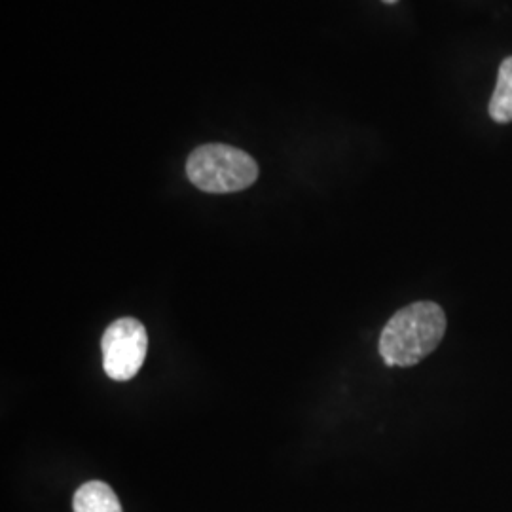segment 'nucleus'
<instances>
[{"instance_id":"obj_1","label":"nucleus","mask_w":512,"mask_h":512,"mask_svg":"<svg viewBox=\"0 0 512 512\" xmlns=\"http://www.w3.org/2000/svg\"><path fill=\"white\" fill-rule=\"evenodd\" d=\"M446 325V315L435 302L404 306L387 321L380 336V355L385 365H418L439 348Z\"/></svg>"},{"instance_id":"obj_2","label":"nucleus","mask_w":512,"mask_h":512,"mask_svg":"<svg viewBox=\"0 0 512 512\" xmlns=\"http://www.w3.org/2000/svg\"><path fill=\"white\" fill-rule=\"evenodd\" d=\"M186 175L190 183L209 194H230L255 184L258 165L255 160L228 145L198 147L186 162Z\"/></svg>"},{"instance_id":"obj_3","label":"nucleus","mask_w":512,"mask_h":512,"mask_svg":"<svg viewBox=\"0 0 512 512\" xmlns=\"http://www.w3.org/2000/svg\"><path fill=\"white\" fill-rule=\"evenodd\" d=\"M147 329L133 317L110 323L101 340L103 368L114 382H129L137 376L147 359Z\"/></svg>"},{"instance_id":"obj_4","label":"nucleus","mask_w":512,"mask_h":512,"mask_svg":"<svg viewBox=\"0 0 512 512\" xmlns=\"http://www.w3.org/2000/svg\"><path fill=\"white\" fill-rule=\"evenodd\" d=\"M74 512H124L109 484L92 480L82 484L73 497Z\"/></svg>"},{"instance_id":"obj_5","label":"nucleus","mask_w":512,"mask_h":512,"mask_svg":"<svg viewBox=\"0 0 512 512\" xmlns=\"http://www.w3.org/2000/svg\"><path fill=\"white\" fill-rule=\"evenodd\" d=\"M490 116L499 124L512 122V57H507L497 76V86L490 99Z\"/></svg>"},{"instance_id":"obj_6","label":"nucleus","mask_w":512,"mask_h":512,"mask_svg":"<svg viewBox=\"0 0 512 512\" xmlns=\"http://www.w3.org/2000/svg\"><path fill=\"white\" fill-rule=\"evenodd\" d=\"M385 4H395L397 0H384Z\"/></svg>"}]
</instances>
